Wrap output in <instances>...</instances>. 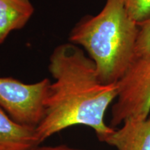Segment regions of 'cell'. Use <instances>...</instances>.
<instances>
[{
	"instance_id": "cell-10",
	"label": "cell",
	"mask_w": 150,
	"mask_h": 150,
	"mask_svg": "<svg viewBox=\"0 0 150 150\" xmlns=\"http://www.w3.org/2000/svg\"><path fill=\"white\" fill-rule=\"evenodd\" d=\"M32 150H83L76 148L68 147L66 145H56V146H37Z\"/></svg>"
},
{
	"instance_id": "cell-5",
	"label": "cell",
	"mask_w": 150,
	"mask_h": 150,
	"mask_svg": "<svg viewBox=\"0 0 150 150\" xmlns=\"http://www.w3.org/2000/svg\"><path fill=\"white\" fill-rule=\"evenodd\" d=\"M117 150H150V115L145 119H129L120 129L100 140Z\"/></svg>"
},
{
	"instance_id": "cell-8",
	"label": "cell",
	"mask_w": 150,
	"mask_h": 150,
	"mask_svg": "<svg viewBox=\"0 0 150 150\" xmlns=\"http://www.w3.org/2000/svg\"><path fill=\"white\" fill-rule=\"evenodd\" d=\"M125 10L138 23L150 18V0H121Z\"/></svg>"
},
{
	"instance_id": "cell-1",
	"label": "cell",
	"mask_w": 150,
	"mask_h": 150,
	"mask_svg": "<svg viewBox=\"0 0 150 150\" xmlns=\"http://www.w3.org/2000/svg\"><path fill=\"white\" fill-rule=\"evenodd\" d=\"M51 82L45 102V114L38 125L39 143L69 127H88L100 140L112 132L104 117L117 95V83L105 84L83 50L72 42L60 45L50 58Z\"/></svg>"
},
{
	"instance_id": "cell-11",
	"label": "cell",
	"mask_w": 150,
	"mask_h": 150,
	"mask_svg": "<svg viewBox=\"0 0 150 150\" xmlns=\"http://www.w3.org/2000/svg\"><path fill=\"white\" fill-rule=\"evenodd\" d=\"M0 150H1V149H0Z\"/></svg>"
},
{
	"instance_id": "cell-7",
	"label": "cell",
	"mask_w": 150,
	"mask_h": 150,
	"mask_svg": "<svg viewBox=\"0 0 150 150\" xmlns=\"http://www.w3.org/2000/svg\"><path fill=\"white\" fill-rule=\"evenodd\" d=\"M33 13L30 0H0V45L12 31L22 29Z\"/></svg>"
},
{
	"instance_id": "cell-3",
	"label": "cell",
	"mask_w": 150,
	"mask_h": 150,
	"mask_svg": "<svg viewBox=\"0 0 150 150\" xmlns=\"http://www.w3.org/2000/svg\"><path fill=\"white\" fill-rule=\"evenodd\" d=\"M117 85L110 127L129 119L147 118L150 115V54L135 58Z\"/></svg>"
},
{
	"instance_id": "cell-9",
	"label": "cell",
	"mask_w": 150,
	"mask_h": 150,
	"mask_svg": "<svg viewBox=\"0 0 150 150\" xmlns=\"http://www.w3.org/2000/svg\"><path fill=\"white\" fill-rule=\"evenodd\" d=\"M138 24V34L135 48V58L150 54V18Z\"/></svg>"
},
{
	"instance_id": "cell-6",
	"label": "cell",
	"mask_w": 150,
	"mask_h": 150,
	"mask_svg": "<svg viewBox=\"0 0 150 150\" xmlns=\"http://www.w3.org/2000/svg\"><path fill=\"white\" fill-rule=\"evenodd\" d=\"M39 145L35 128L17 122L0 107V149L32 150Z\"/></svg>"
},
{
	"instance_id": "cell-4",
	"label": "cell",
	"mask_w": 150,
	"mask_h": 150,
	"mask_svg": "<svg viewBox=\"0 0 150 150\" xmlns=\"http://www.w3.org/2000/svg\"><path fill=\"white\" fill-rule=\"evenodd\" d=\"M51 81L25 83L0 76V107L17 122L36 128L44 117L45 102Z\"/></svg>"
},
{
	"instance_id": "cell-2",
	"label": "cell",
	"mask_w": 150,
	"mask_h": 150,
	"mask_svg": "<svg viewBox=\"0 0 150 150\" xmlns=\"http://www.w3.org/2000/svg\"><path fill=\"white\" fill-rule=\"evenodd\" d=\"M138 30L121 0H106L98 14L76 24L70 41L85 50L102 83H115L134 59Z\"/></svg>"
}]
</instances>
